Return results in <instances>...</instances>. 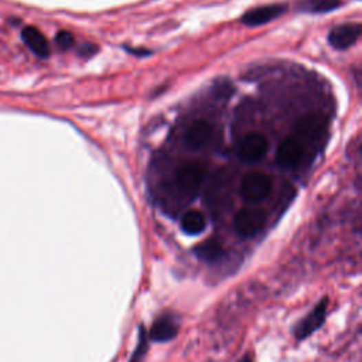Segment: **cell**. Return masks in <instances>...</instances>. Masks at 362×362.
<instances>
[{
  "mask_svg": "<svg viewBox=\"0 0 362 362\" xmlns=\"http://www.w3.org/2000/svg\"><path fill=\"white\" fill-rule=\"evenodd\" d=\"M272 191V181L269 175L261 171L246 174L241 184V195L248 202H259L269 197Z\"/></svg>",
  "mask_w": 362,
  "mask_h": 362,
  "instance_id": "obj_1",
  "label": "cell"
},
{
  "mask_svg": "<svg viewBox=\"0 0 362 362\" xmlns=\"http://www.w3.org/2000/svg\"><path fill=\"white\" fill-rule=\"evenodd\" d=\"M204 178H205V166H202L198 162L187 163L186 166L180 167L177 170L175 186L183 194L189 197H194L200 191Z\"/></svg>",
  "mask_w": 362,
  "mask_h": 362,
  "instance_id": "obj_2",
  "label": "cell"
},
{
  "mask_svg": "<svg viewBox=\"0 0 362 362\" xmlns=\"http://www.w3.org/2000/svg\"><path fill=\"white\" fill-rule=\"evenodd\" d=\"M266 214L262 210L244 209L234 218V228L242 238L256 237L265 228Z\"/></svg>",
  "mask_w": 362,
  "mask_h": 362,
  "instance_id": "obj_3",
  "label": "cell"
},
{
  "mask_svg": "<svg viewBox=\"0 0 362 362\" xmlns=\"http://www.w3.org/2000/svg\"><path fill=\"white\" fill-rule=\"evenodd\" d=\"M327 308H328V299L324 297L316 307L310 312L301 321H299L295 327V337L299 341L306 340L313 332H316L326 321L327 317Z\"/></svg>",
  "mask_w": 362,
  "mask_h": 362,
  "instance_id": "obj_4",
  "label": "cell"
},
{
  "mask_svg": "<svg viewBox=\"0 0 362 362\" xmlns=\"http://www.w3.org/2000/svg\"><path fill=\"white\" fill-rule=\"evenodd\" d=\"M268 153V140L261 134L246 135L239 145V158L245 163L261 162Z\"/></svg>",
  "mask_w": 362,
  "mask_h": 362,
  "instance_id": "obj_5",
  "label": "cell"
},
{
  "mask_svg": "<svg viewBox=\"0 0 362 362\" xmlns=\"http://www.w3.org/2000/svg\"><path fill=\"white\" fill-rule=\"evenodd\" d=\"M303 159V146L299 139L289 136L284 139L276 153V162L283 169H295Z\"/></svg>",
  "mask_w": 362,
  "mask_h": 362,
  "instance_id": "obj_6",
  "label": "cell"
},
{
  "mask_svg": "<svg viewBox=\"0 0 362 362\" xmlns=\"http://www.w3.org/2000/svg\"><path fill=\"white\" fill-rule=\"evenodd\" d=\"M359 36H361V25L347 23L334 28L328 34V41L334 48L347 50L356 43Z\"/></svg>",
  "mask_w": 362,
  "mask_h": 362,
  "instance_id": "obj_7",
  "label": "cell"
},
{
  "mask_svg": "<svg viewBox=\"0 0 362 362\" xmlns=\"http://www.w3.org/2000/svg\"><path fill=\"white\" fill-rule=\"evenodd\" d=\"M178 320L171 315H164L153 323L149 331V340L154 343H167L178 334Z\"/></svg>",
  "mask_w": 362,
  "mask_h": 362,
  "instance_id": "obj_8",
  "label": "cell"
},
{
  "mask_svg": "<svg viewBox=\"0 0 362 362\" xmlns=\"http://www.w3.org/2000/svg\"><path fill=\"white\" fill-rule=\"evenodd\" d=\"M286 8L283 5H269L264 8H256L249 12H246L242 16V23L249 28H257V25L266 24L275 19H277L280 14L284 13Z\"/></svg>",
  "mask_w": 362,
  "mask_h": 362,
  "instance_id": "obj_9",
  "label": "cell"
},
{
  "mask_svg": "<svg viewBox=\"0 0 362 362\" xmlns=\"http://www.w3.org/2000/svg\"><path fill=\"white\" fill-rule=\"evenodd\" d=\"M213 138V126L204 120L194 122L186 132L184 140L190 150H200Z\"/></svg>",
  "mask_w": 362,
  "mask_h": 362,
  "instance_id": "obj_10",
  "label": "cell"
},
{
  "mask_svg": "<svg viewBox=\"0 0 362 362\" xmlns=\"http://www.w3.org/2000/svg\"><path fill=\"white\" fill-rule=\"evenodd\" d=\"M21 40L24 44L28 45L33 53L41 58H45L50 56V45L44 34L37 30L33 25H29V28H24L21 32Z\"/></svg>",
  "mask_w": 362,
  "mask_h": 362,
  "instance_id": "obj_11",
  "label": "cell"
},
{
  "mask_svg": "<svg viewBox=\"0 0 362 362\" xmlns=\"http://www.w3.org/2000/svg\"><path fill=\"white\" fill-rule=\"evenodd\" d=\"M194 253L198 259L204 262H209V264H214L224 256V248L217 239H209L204 244L198 245L194 249Z\"/></svg>",
  "mask_w": 362,
  "mask_h": 362,
  "instance_id": "obj_12",
  "label": "cell"
},
{
  "mask_svg": "<svg viewBox=\"0 0 362 362\" xmlns=\"http://www.w3.org/2000/svg\"><path fill=\"white\" fill-rule=\"evenodd\" d=\"M205 217L200 211H189L181 218V229H183L187 235H200L205 229Z\"/></svg>",
  "mask_w": 362,
  "mask_h": 362,
  "instance_id": "obj_13",
  "label": "cell"
},
{
  "mask_svg": "<svg viewBox=\"0 0 362 362\" xmlns=\"http://www.w3.org/2000/svg\"><path fill=\"white\" fill-rule=\"evenodd\" d=\"M343 0H304L300 9L307 13H328L339 9Z\"/></svg>",
  "mask_w": 362,
  "mask_h": 362,
  "instance_id": "obj_14",
  "label": "cell"
},
{
  "mask_svg": "<svg viewBox=\"0 0 362 362\" xmlns=\"http://www.w3.org/2000/svg\"><path fill=\"white\" fill-rule=\"evenodd\" d=\"M320 129H321L320 127V120L315 115H308V116L301 118L297 122V125H296L297 135H300L303 138H308V139L317 136Z\"/></svg>",
  "mask_w": 362,
  "mask_h": 362,
  "instance_id": "obj_15",
  "label": "cell"
},
{
  "mask_svg": "<svg viewBox=\"0 0 362 362\" xmlns=\"http://www.w3.org/2000/svg\"><path fill=\"white\" fill-rule=\"evenodd\" d=\"M147 348H149V335H147V331L143 326H140L139 328V341H138V345L131 356V359H129V362H145V358H146V354H147Z\"/></svg>",
  "mask_w": 362,
  "mask_h": 362,
  "instance_id": "obj_16",
  "label": "cell"
},
{
  "mask_svg": "<svg viewBox=\"0 0 362 362\" xmlns=\"http://www.w3.org/2000/svg\"><path fill=\"white\" fill-rule=\"evenodd\" d=\"M56 44L61 48V50H68L74 45V37L71 33L68 32H60L56 37Z\"/></svg>",
  "mask_w": 362,
  "mask_h": 362,
  "instance_id": "obj_17",
  "label": "cell"
},
{
  "mask_svg": "<svg viewBox=\"0 0 362 362\" xmlns=\"http://www.w3.org/2000/svg\"><path fill=\"white\" fill-rule=\"evenodd\" d=\"M126 51H129V53H131V54L139 56V57H146V56L151 54L149 50H139V48H129V47H126Z\"/></svg>",
  "mask_w": 362,
  "mask_h": 362,
  "instance_id": "obj_18",
  "label": "cell"
},
{
  "mask_svg": "<svg viewBox=\"0 0 362 362\" xmlns=\"http://www.w3.org/2000/svg\"><path fill=\"white\" fill-rule=\"evenodd\" d=\"M95 53H96V47H94V45H91V44L83 47L81 51H80V54H81V56H85V57H89V56H92V54H95Z\"/></svg>",
  "mask_w": 362,
  "mask_h": 362,
  "instance_id": "obj_19",
  "label": "cell"
},
{
  "mask_svg": "<svg viewBox=\"0 0 362 362\" xmlns=\"http://www.w3.org/2000/svg\"><path fill=\"white\" fill-rule=\"evenodd\" d=\"M239 362H252V359H251V358L246 355V356H244V358H242Z\"/></svg>",
  "mask_w": 362,
  "mask_h": 362,
  "instance_id": "obj_20",
  "label": "cell"
}]
</instances>
